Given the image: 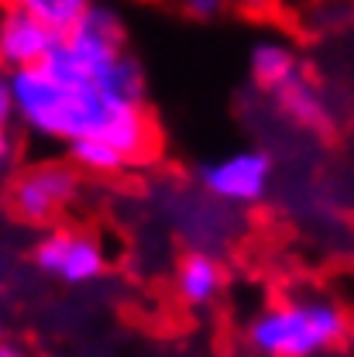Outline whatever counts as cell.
Instances as JSON below:
<instances>
[{
	"label": "cell",
	"instance_id": "obj_13",
	"mask_svg": "<svg viewBox=\"0 0 354 357\" xmlns=\"http://www.w3.org/2000/svg\"><path fill=\"white\" fill-rule=\"evenodd\" d=\"M10 121H17V110H14V89H10V73L0 69V128H10Z\"/></svg>",
	"mask_w": 354,
	"mask_h": 357
},
{
	"label": "cell",
	"instance_id": "obj_18",
	"mask_svg": "<svg viewBox=\"0 0 354 357\" xmlns=\"http://www.w3.org/2000/svg\"><path fill=\"white\" fill-rule=\"evenodd\" d=\"M351 337H354V326H351Z\"/></svg>",
	"mask_w": 354,
	"mask_h": 357
},
{
	"label": "cell",
	"instance_id": "obj_4",
	"mask_svg": "<svg viewBox=\"0 0 354 357\" xmlns=\"http://www.w3.org/2000/svg\"><path fill=\"white\" fill-rule=\"evenodd\" d=\"M80 169L73 162H38L21 169L7 185V206L17 220L45 227L59 220L80 196Z\"/></svg>",
	"mask_w": 354,
	"mask_h": 357
},
{
	"label": "cell",
	"instance_id": "obj_16",
	"mask_svg": "<svg viewBox=\"0 0 354 357\" xmlns=\"http://www.w3.org/2000/svg\"><path fill=\"white\" fill-rule=\"evenodd\" d=\"M241 10H248V14H265V10H272V3L275 0H234Z\"/></svg>",
	"mask_w": 354,
	"mask_h": 357
},
{
	"label": "cell",
	"instance_id": "obj_6",
	"mask_svg": "<svg viewBox=\"0 0 354 357\" xmlns=\"http://www.w3.org/2000/svg\"><path fill=\"white\" fill-rule=\"evenodd\" d=\"M200 185L210 199H221L227 206L262 203L272 185V155L262 148H241L214 158L200 169Z\"/></svg>",
	"mask_w": 354,
	"mask_h": 357
},
{
	"label": "cell",
	"instance_id": "obj_15",
	"mask_svg": "<svg viewBox=\"0 0 354 357\" xmlns=\"http://www.w3.org/2000/svg\"><path fill=\"white\" fill-rule=\"evenodd\" d=\"M10 155H14V137L7 128H0V169L10 162Z\"/></svg>",
	"mask_w": 354,
	"mask_h": 357
},
{
	"label": "cell",
	"instance_id": "obj_17",
	"mask_svg": "<svg viewBox=\"0 0 354 357\" xmlns=\"http://www.w3.org/2000/svg\"><path fill=\"white\" fill-rule=\"evenodd\" d=\"M0 357H28L14 340H7V337H0Z\"/></svg>",
	"mask_w": 354,
	"mask_h": 357
},
{
	"label": "cell",
	"instance_id": "obj_1",
	"mask_svg": "<svg viewBox=\"0 0 354 357\" xmlns=\"http://www.w3.org/2000/svg\"><path fill=\"white\" fill-rule=\"evenodd\" d=\"M17 121L52 141H107L128 165H145L158 155V124L145 103L121 100L96 86H66L42 66L10 73Z\"/></svg>",
	"mask_w": 354,
	"mask_h": 357
},
{
	"label": "cell",
	"instance_id": "obj_2",
	"mask_svg": "<svg viewBox=\"0 0 354 357\" xmlns=\"http://www.w3.org/2000/svg\"><path fill=\"white\" fill-rule=\"evenodd\" d=\"M42 69L66 86H96L121 100L145 103V89H148L145 73L128 52L124 21L110 3L93 0V7L80 17V24L59 35Z\"/></svg>",
	"mask_w": 354,
	"mask_h": 357
},
{
	"label": "cell",
	"instance_id": "obj_3",
	"mask_svg": "<svg viewBox=\"0 0 354 357\" xmlns=\"http://www.w3.org/2000/svg\"><path fill=\"white\" fill-rule=\"evenodd\" d=\"M244 337L258 357H320L351 337V319L337 299L289 296L255 312Z\"/></svg>",
	"mask_w": 354,
	"mask_h": 357
},
{
	"label": "cell",
	"instance_id": "obj_8",
	"mask_svg": "<svg viewBox=\"0 0 354 357\" xmlns=\"http://www.w3.org/2000/svg\"><path fill=\"white\" fill-rule=\"evenodd\" d=\"M223 285H227V271L221 258H214L210 251H189L186 258H179L176 265V296L182 306L189 310H207L221 299Z\"/></svg>",
	"mask_w": 354,
	"mask_h": 357
},
{
	"label": "cell",
	"instance_id": "obj_11",
	"mask_svg": "<svg viewBox=\"0 0 354 357\" xmlns=\"http://www.w3.org/2000/svg\"><path fill=\"white\" fill-rule=\"evenodd\" d=\"M7 7L31 14L35 21H42L55 35H66L80 24V17L93 7V0H7Z\"/></svg>",
	"mask_w": 354,
	"mask_h": 357
},
{
	"label": "cell",
	"instance_id": "obj_7",
	"mask_svg": "<svg viewBox=\"0 0 354 357\" xmlns=\"http://www.w3.org/2000/svg\"><path fill=\"white\" fill-rule=\"evenodd\" d=\"M59 35L52 28H45L42 21H35L24 10L7 7L0 14V69L17 73V69H31L42 66L48 52L55 48Z\"/></svg>",
	"mask_w": 354,
	"mask_h": 357
},
{
	"label": "cell",
	"instance_id": "obj_5",
	"mask_svg": "<svg viewBox=\"0 0 354 357\" xmlns=\"http://www.w3.org/2000/svg\"><path fill=\"white\" fill-rule=\"evenodd\" d=\"M31 261L48 278L66 285H87L103 278L107 271V248L87 227H52L31 248Z\"/></svg>",
	"mask_w": 354,
	"mask_h": 357
},
{
	"label": "cell",
	"instance_id": "obj_10",
	"mask_svg": "<svg viewBox=\"0 0 354 357\" xmlns=\"http://www.w3.org/2000/svg\"><path fill=\"white\" fill-rule=\"evenodd\" d=\"M272 100L282 110V117H289L296 128H307V131H327L330 128V107H327L323 93L310 76H300L282 93H275Z\"/></svg>",
	"mask_w": 354,
	"mask_h": 357
},
{
	"label": "cell",
	"instance_id": "obj_12",
	"mask_svg": "<svg viewBox=\"0 0 354 357\" xmlns=\"http://www.w3.org/2000/svg\"><path fill=\"white\" fill-rule=\"evenodd\" d=\"M69 158H73V165H76L83 176H117V172L131 169L128 158H124L114 144L93 141V137L69 141Z\"/></svg>",
	"mask_w": 354,
	"mask_h": 357
},
{
	"label": "cell",
	"instance_id": "obj_9",
	"mask_svg": "<svg viewBox=\"0 0 354 357\" xmlns=\"http://www.w3.org/2000/svg\"><path fill=\"white\" fill-rule=\"evenodd\" d=\"M248 69H251V79L255 86L265 89L268 96L282 93L289 83H296L300 76H307L303 69V59L296 55V48L286 42H258L251 48V59H248Z\"/></svg>",
	"mask_w": 354,
	"mask_h": 357
},
{
	"label": "cell",
	"instance_id": "obj_14",
	"mask_svg": "<svg viewBox=\"0 0 354 357\" xmlns=\"http://www.w3.org/2000/svg\"><path fill=\"white\" fill-rule=\"evenodd\" d=\"M223 3L227 0H182V10L196 21H214L223 14Z\"/></svg>",
	"mask_w": 354,
	"mask_h": 357
}]
</instances>
